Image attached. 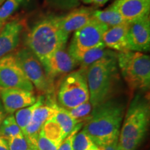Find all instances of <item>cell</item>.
Listing matches in <instances>:
<instances>
[{
	"instance_id": "cell-1",
	"label": "cell",
	"mask_w": 150,
	"mask_h": 150,
	"mask_svg": "<svg viewBox=\"0 0 150 150\" xmlns=\"http://www.w3.org/2000/svg\"><path fill=\"white\" fill-rule=\"evenodd\" d=\"M125 106L118 99H110L93 108L82 129L95 145L109 143L119 138Z\"/></svg>"
},
{
	"instance_id": "cell-2",
	"label": "cell",
	"mask_w": 150,
	"mask_h": 150,
	"mask_svg": "<svg viewBox=\"0 0 150 150\" xmlns=\"http://www.w3.org/2000/svg\"><path fill=\"white\" fill-rule=\"evenodd\" d=\"M61 17L55 15L43 17L26 35L25 47L35 54L40 63L67 44L69 36L61 29Z\"/></svg>"
},
{
	"instance_id": "cell-3",
	"label": "cell",
	"mask_w": 150,
	"mask_h": 150,
	"mask_svg": "<svg viewBox=\"0 0 150 150\" xmlns=\"http://www.w3.org/2000/svg\"><path fill=\"white\" fill-rule=\"evenodd\" d=\"M117 53L112 51L86 70V79L93 108L111 99L120 81Z\"/></svg>"
},
{
	"instance_id": "cell-4",
	"label": "cell",
	"mask_w": 150,
	"mask_h": 150,
	"mask_svg": "<svg viewBox=\"0 0 150 150\" xmlns=\"http://www.w3.org/2000/svg\"><path fill=\"white\" fill-rule=\"evenodd\" d=\"M150 119L149 102L142 94H137L130 103L120 131V150H136L146 136Z\"/></svg>"
},
{
	"instance_id": "cell-5",
	"label": "cell",
	"mask_w": 150,
	"mask_h": 150,
	"mask_svg": "<svg viewBox=\"0 0 150 150\" xmlns=\"http://www.w3.org/2000/svg\"><path fill=\"white\" fill-rule=\"evenodd\" d=\"M119 71L131 91L146 92L150 86V57L142 52L117 53Z\"/></svg>"
},
{
	"instance_id": "cell-6",
	"label": "cell",
	"mask_w": 150,
	"mask_h": 150,
	"mask_svg": "<svg viewBox=\"0 0 150 150\" xmlns=\"http://www.w3.org/2000/svg\"><path fill=\"white\" fill-rule=\"evenodd\" d=\"M86 70L80 68L65 75L59 84L57 101L60 106L70 109L89 101Z\"/></svg>"
},
{
	"instance_id": "cell-7",
	"label": "cell",
	"mask_w": 150,
	"mask_h": 150,
	"mask_svg": "<svg viewBox=\"0 0 150 150\" xmlns=\"http://www.w3.org/2000/svg\"><path fill=\"white\" fill-rule=\"evenodd\" d=\"M14 55L26 76L41 95L54 93V82L49 79L40 61L29 49L20 48Z\"/></svg>"
},
{
	"instance_id": "cell-8",
	"label": "cell",
	"mask_w": 150,
	"mask_h": 150,
	"mask_svg": "<svg viewBox=\"0 0 150 150\" xmlns=\"http://www.w3.org/2000/svg\"><path fill=\"white\" fill-rule=\"evenodd\" d=\"M22 89L34 92L33 84L28 79L17 61L14 54L0 59V90Z\"/></svg>"
},
{
	"instance_id": "cell-9",
	"label": "cell",
	"mask_w": 150,
	"mask_h": 150,
	"mask_svg": "<svg viewBox=\"0 0 150 150\" xmlns=\"http://www.w3.org/2000/svg\"><path fill=\"white\" fill-rule=\"evenodd\" d=\"M108 29L107 26L92 18L87 24L74 31L68 49L86 50L104 45L102 37Z\"/></svg>"
},
{
	"instance_id": "cell-10",
	"label": "cell",
	"mask_w": 150,
	"mask_h": 150,
	"mask_svg": "<svg viewBox=\"0 0 150 150\" xmlns=\"http://www.w3.org/2000/svg\"><path fill=\"white\" fill-rule=\"evenodd\" d=\"M41 64L47 76L52 82L55 79L74 71L78 66L77 62L70 54L66 44L58 49Z\"/></svg>"
},
{
	"instance_id": "cell-11",
	"label": "cell",
	"mask_w": 150,
	"mask_h": 150,
	"mask_svg": "<svg viewBox=\"0 0 150 150\" xmlns=\"http://www.w3.org/2000/svg\"><path fill=\"white\" fill-rule=\"evenodd\" d=\"M129 50L147 52L150 48L149 15L129 23L128 31Z\"/></svg>"
},
{
	"instance_id": "cell-12",
	"label": "cell",
	"mask_w": 150,
	"mask_h": 150,
	"mask_svg": "<svg viewBox=\"0 0 150 150\" xmlns=\"http://www.w3.org/2000/svg\"><path fill=\"white\" fill-rule=\"evenodd\" d=\"M37 98L34 92L22 89L0 90V99L7 115L31 106L36 102Z\"/></svg>"
},
{
	"instance_id": "cell-13",
	"label": "cell",
	"mask_w": 150,
	"mask_h": 150,
	"mask_svg": "<svg viewBox=\"0 0 150 150\" xmlns=\"http://www.w3.org/2000/svg\"><path fill=\"white\" fill-rule=\"evenodd\" d=\"M23 28L20 20L6 22L0 32V59L18 47Z\"/></svg>"
},
{
	"instance_id": "cell-14",
	"label": "cell",
	"mask_w": 150,
	"mask_h": 150,
	"mask_svg": "<svg viewBox=\"0 0 150 150\" xmlns=\"http://www.w3.org/2000/svg\"><path fill=\"white\" fill-rule=\"evenodd\" d=\"M112 4L128 23L149 15L150 0H115Z\"/></svg>"
},
{
	"instance_id": "cell-15",
	"label": "cell",
	"mask_w": 150,
	"mask_h": 150,
	"mask_svg": "<svg viewBox=\"0 0 150 150\" xmlns=\"http://www.w3.org/2000/svg\"><path fill=\"white\" fill-rule=\"evenodd\" d=\"M129 23L119 24L110 27L105 31L102 42L106 48L119 52L130 51L128 41Z\"/></svg>"
},
{
	"instance_id": "cell-16",
	"label": "cell",
	"mask_w": 150,
	"mask_h": 150,
	"mask_svg": "<svg viewBox=\"0 0 150 150\" xmlns=\"http://www.w3.org/2000/svg\"><path fill=\"white\" fill-rule=\"evenodd\" d=\"M96 10L93 7L82 6L72 9L70 13L61 17V29L69 36L87 24L93 18Z\"/></svg>"
},
{
	"instance_id": "cell-17",
	"label": "cell",
	"mask_w": 150,
	"mask_h": 150,
	"mask_svg": "<svg viewBox=\"0 0 150 150\" xmlns=\"http://www.w3.org/2000/svg\"><path fill=\"white\" fill-rule=\"evenodd\" d=\"M68 51L75 59V61L77 62L78 65H79L81 68L87 70L90 65L110 54L113 50H108L105 45H102L86 50H69L68 49Z\"/></svg>"
},
{
	"instance_id": "cell-18",
	"label": "cell",
	"mask_w": 150,
	"mask_h": 150,
	"mask_svg": "<svg viewBox=\"0 0 150 150\" xmlns=\"http://www.w3.org/2000/svg\"><path fill=\"white\" fill-rule=\"evenodd\" d=\"M93 18L108 28L127 22L112 4L104 10H95Z\"/></svg>"
},
{
	"instance_id": "cell-19",
	"label": "cell",
	"mask_w": 150,
	"mask_h": 150,
	"mask_svg": "<svg viewBox=\"0 0 150 150\" xmlns=\"http://www.w3.org/2000/svg\"><path fill=\"white\" fill-rule=\"evenodd\" d=\"M45 99V98L44 95H40V96L38 97L36 102L33 105L22 108V109L17 110L16 112L15 118H16L17 124L21 129L22 134L24 133L26 128H27L30 120H31V118L32 117L34 110L38 106H40L41 104L44 103Z\"/></svg>"
},
{
	"instance_id": "cell-20",
	"label": "cell",
	"mask_w": 150,
	"mask_h": 150,
	"mask_svg": "<svg viewBox=\"0 0 150 150\" xmlns=\"http://www.w3.org/2000/svg\"><path fill=\"white\" fill-rule=\"evenodd\" d=\"M52 118L60 125L65 138L79 124V122L74 119L65 108H62L60 106H58L57 110Z\"/></svg>"
},
{
	"instance_id": "cell-21",
	"label": "cell",
	"mask_w": 150,
	"mask_h": 150,
	"mask_svg": "<svg viewBox=\"0 0 150 150\" xmlns=\"http://www.w3.org/2000/svg\"><path fill=\"white\" fill-rule=\"evenodd\" d=\"M40 132L49 139L60 144L65 138L61 126L53 118L45 122Z\"/></svg>"
},
{
	"instance_id": "cell-22",
	"label": "cell",
	"mask_w": 150,
	"mask_h": 150,
	"mask_svg": "<svg viewBox=\"0 0 150 150\" xmlns=\"http://www.w3.org/2000/svg\"><path fill=\"white\" fill-rule=\"evenodd\" d=\"M21 133V129L17 124L13 114H9L7 115L0 125V136L6 139Z\"/></svg>"
},
{
	"instance_id": "cell-23",
	"label": "cell",
	"mask_w": 150,
	"mask_h": 150,
	"mask_svg": "<svg viewBox=\"0 0 150 150\" xmlns=\"http://www.w3.org/2000/svg\"><path fill=\"white\" fill-rule=\"evenodd\" d=\"M24 0H5L0 6V22L5 24L23 3Z\"/></svg>"
},
{
	"instance_id": "cell-24",
	"label": "cell",
	"mask_w": 150,
	"mask_h": 150,
	"mask_svg": "<svg viewBox=\"0 0 150 150\" xmlns=\"http://www.w3.org/2000/svg\"><path fill=\"white\" fill-rule=\"evenodd\" d=\"M95 143L84 130L79 131L75 135L72 143V150H88L95 146Z\"/></svg>"
},
{
	"instance_id": "cell-25",
	"label": "cell",
	"mask_w": 150,
	"mask_h": 150,
	"mask_svg": "<svg viewBox=\"0 0 150 150\" xmlns=\"http://www.w3.org/2000/svg\"><path fill=\"white\" fill-rule=\"evenodd\" d=\"M93 106L90 101H87L76 107L66 110L74 119L77 120L79 123H80L83 119H87V117H88L93 110Z\"/></svg>"
},
{
	"instance_id": "cell-26",
	"label": "cell",
	"mask_w": 150,
	"mask_h": 150,
	"mask_svg": "<svg viewBox=\"0 0 150 150\" xmlns=\"http://www.w3.org/2000/svg\"><path fill=\"white\" fill-rule=\"evenodd\" d=\"M8 142L9 150H29L36 148L26 139L22 133L9 138Z\"/></svg>"
},
{
	"instance_id": "cell-27",
	"label": "cell",
	"mask_w": 150,
	"mask_h": 150,
	"mask_svg": "<svg viewBox=\"0 0 150 150\" xmlns=\"http://www.w3.org/2000/svg\"><path fill=\"white\" fill-rule=\"evenodd\" d=\"M50 8L61 11L72 10L79 5L80 0H45Z\"/></svg>"
},
{
	"instance_id": "cell-28",
	"label": "cell",
	"mask_w": 150,
	"mask_h": 150,
	"mask_svg": "<svg viewBox=\"0 0 150 150\" xmlns=\"http://www.w3.org/2000/svg\"><path fill=\"white\" fill-rule=\"evenodd\" d=\"M59 145L60 143L49 139L41 132L38 136L35 142L37 150H57Z\"/></svg>"
},
{
	"instance_id": "cell-29",
	"label": "cell",
	"mask_w": 150,
	"mask_h": 150,
	"mask_svg": "<svg viewBox=\"0 0 150 150\" xmlns=\"http://www.w3.org/2000/svg\"><path fill=\"white\" fill-rule=\"evenodd\" d=\"M83 122L77 124L74 129L63 140V141L60 144L57 150H72L73 140H74L75 135L79 131L81 130V129L83 127Z\"/></svg>"
},
{
	"instance_id": "cell-30",
	"label": "cell",
	"mask_w": 150,
	"mask_h": 150,
	"mask_svg": "<svg viewBox=\"0 0 150 150\" xmlns=\"http://www.w3.org/2000/svg\"><path fill=\"white\" fill-rule=\"evenodd\" d=\"M99 150H120L118 145V138H116L109 143L97 146Z\"/></svg>"
},
{
	"instance_id": "cell-31",
	"label": "cell",
	"mask_w": 150,
	"mask_h": 150,
	"mask_svg": "<svg viewBox=\"0 0 150 150\" xmlns=\"http://www.w3.org/2000/svg\"><path fill=\"white\" fill-rule=\"evenodd\" d=\"M109 0H81V1L86 4H92L95 6H103L104 4H106V3Z\"/></svg>"
},
{
	"instance_id": "cell-32",
	"label": "cell",
	"mask_w": 150,
	"mask_h": 150,
	"mask_svg": "<svg viewBox=\"0 0 150 150\" xmlns=\"http://www.w3.org/2000/svg\"><path fill=\"white\" fill-rule=\"evenodd\" d=\"M0 150H9L8 139L0 136Z\"/></svg>"
},
{
	"instance_id": "cell-33",
	"label": "cell",
	"mask_w": 150,
	"mask_h": 150,
	"mask_svg": "<svg viewBox=\"0 0 150 150\" xmlns=\"http://www.w3.org/2000/svg\"><path fill=\"white\" fill-rule=\"evenodd\" d=\"M7 116V113L6 112L4 108V106L2 104V102H1V99H0V125H1V122H2L4 119Z\"/></svg>"
},
{
	"instance_id": "cell-34",
	"label": "cell",
	"mask_w": 150,
	"mask_h": 150,
	"mask_svg": "<svg viewBox=\"0 0 150 150\" xmlns=\"http://www.w3.org/2000/svg\"><path fill=\"white\" fill-rule=\"evenodd\" d=\"M88 150H99V148L97 145H95V146H93V147H91V149H88Z\"/></svg>"
},
{
	"instance_id": "cell-35",
	"label": "cell",
	"mask_w": 150,
	"mask_h": 150,
	"mask_svg": "<svg viewBox=\"0 0 150 150\" xmlns=\"http://www.w3.org/2000/svg\"><path fill=\"white\" fill-rule=\"evenodd\" d=\"M4 24H5L1 23V22H0V32H1V29H2V28H3V27H4Z\"/></svg>"
},
{
	"instance_id": "cell-36",
	"label": "cell",
	"mask_w": 150,
	"mask_h": 150,
	"mask_svg": "<svg viewBox=\"0 0 150 150\" xmlns=\"http://www.w3.org/2000/svg\"><path fill=\"white\" fill-rule=\"evenodd\" d=\"M29 150H37V149H36V148H33V149H31Z\"/></svg>"
},
{
	"instance_id": "cell-37",
	"label": "cell",
	"mask_w": 150,
	"mask_h": 150,
	"mask_svg": "<svg viewBox=\"0 0 150 150\" xmlns=\"http://www.w3.org/2000/svg\"><path fill=\"white\" fill-rule=\"evenodd\" d=\"M5 1V0H0V1H1V3H2L3 2V1Z\"/></svg>"
},
{
	"instance_id": "cell-38",
	"label": "cell",
	"mask_w": 150,
	"mask_h": 150,
	"mask_svg": "<svg viewBox=\"0 0 150 150\" xmlns=\"http://www.w3.org/2000/svg\"><path fill=\"white\" fill-rule=\"evenodd\" d=\"M1 1H0V5H1Z\"/></svg>"
}]
</instances>
